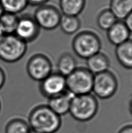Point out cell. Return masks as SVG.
I'll use <instances>...</instances> for the list:
<instances>
[{
	"mask_svg": "<svg viewBox=\"0 0 132 133\" xmlns=\"http://www.w3.org/2000/svg\"><path fill=\"white\" fill-rule=\"evenodd\" d=\"M74 95L68 91L53 98L48 99V106L60 116L69 113L71 102Z\"/></svg>",
	"mask_w": 132,
	"mask_h": 133,
	"instance_id": "8fae6325",
	"label": "cell"
},
{
	"mask_svg": "<svg viewBox=\"0 0 132 133\" xmlns=\"http://www.w3.org/2000/svg\"><path fill=\"white\" fill-rule=\"evenodd\" d=\"M1 101H0V111H1Z\"/></svg>",
	"mask_w": 132,
	"mask_h": 133,
	"instance_id": "4dcf8cb0",
	"label": "cell"
},
{
	"mask_svg": "<svg viewBox=\"0 0 132 133\" xmlns=\"http://www.w3.org/2000/svg\"><path fill=\"white\" fill-rule=\"evenodd\" d=\"M118 88V81L115 74L108 70L94 75L93 90L94 96L108 99L114 95Z\"/></svg>",
	"mask_w": 132,
	"mask_h": 133,
	"instance_id": "8992f818",
	"label": "cell"
},
{
	"mask_svg": "<svg viewBox=\"0 0 132 133\" xmlns=\"http://www.w3.org/2000/svg\"><path fill=\"white\" fill-rule=\"evenodd\" d=\"M60 26L62 31L68 35H72L78 32L81 27V21L78 16L62 15Z\"/></svg>",
	"mask_w": 132,
	"mask_h": 133,
	"instance_id": "ac0fdd59",
	"label": "cell"
},
{
	"mask_svg": "<svg viewBox=\"0 0 132 133\" xmlns=\"http://www.w3.org/2000/svg\"><path fill=\"white\" fill-rule=\"evenodd\" d=\"M40 91L43 95L50 99L67 91L66 77L58 72H52L40 84Z\"/></svg>",
	"mask_w": 132,
	"mask_h": 133,
	"instance_id": "9c48e42d",
	"label": "cell"
},
{
	"mask_svg": "<svg viewBox=\"0 0 132 133\" xmlns=\"http://www.w3.org/2000/svg\"><path fill=\"white\" fill-rule=\"evenodd\" d=\"M118 133H132V124L123 127Z\"/></svg>",
	"mask_w": 132,
	"mask_h": 133,
	"instance_id": "484cf974",
	"label": "cell"
},
{
	"mask_svg": "<svg viewBox=\"0 0 132 133\" xmlns=\"http://www.w3.org/2000/svg\"><path fill=\"white\" fill-rule=\"evenodd\" d=\"M87 68L94 75L109 70L110 61L108 56L102 52H98L86 60Z\"/></svg>",
	"mask_w": 132,
	"mask_h": 133,
	"instance_id": "4fadbf2b",
	"label": "cell"
},
{
	"mask_svg": "<svg viewBox=\"0 0 132 133\" xmlns=\"http://www.w3.org/2000/svg\"><path fill=\"white\" fill-rule=\"evenodd\" d=\"M19 16L16 14L4 12L0 17V28L4 35L14 34L17 26Z\"/></svg>",
	"mask_w": 132,
	"mask_h": 133,
	"instance_id": "d6986e66",
	"label": "cell"
},
{
	"mask_svg": "<svg viewBox=\"0 0 132 133\" xmlns=\"http://www.w3.org/2000/svg\"><path fill=\"white\" fill-rule=\"evenodd\" d=\"M40 29L33 16L24 15L19 17L14 34L27 44L37 39L40 33Z\"/></svg>",
	"mask_w": 132,
	"mask_h": 133,
	"instance_id": "30bf717a",
	"label": "cell"
},
{
	"mask_svg": "<svg viewBox=\"0 0 132 133\" xmlns=\"http://www.w3.org/2000/svg\"><path fill=\"white\" fill-rule=\"evenodd\" d=\"M124 22L130 33H132V12L124 19Z\"/></svg>",
	"mask_w": 132,
	"mask_h": 133,
	"instance_id": "d4e9b609",
	"label": "cell"
},
{
	"mask_svg": "<svg viewBox=\"0 0 132 133\" xmlns=\"http://www.w3.org/2000/svg\"><path fill=\"white\" fill-rule=\"evenodd\" d=\"M4 11L3 10V8H2L1 5V4H0V17L2 16V15L4 14Z\"/></svg>",
	"mask_w": 132,
	"mask_h": 133,
	"instance_id": "83f0119b",
	"label": "cell"
},
{
	"mask_svg": "<svg viewBox=\"0 0 132 133\" xmlns=\"http://www.w3.org/2000/svg\"><path fill=\"white\" fill-rule=\"evenodd\" d=\"M26 70L30 78L40 82L53 72V64L45 54H35L28 60Z\"/></svg>",
	"mask_w": 132,
	"mask_h": 133,
	"instance_id": "ba28073f",
	"label": "cell"
},
{
	"mask_svg": "<svg viewBox=\"0 0 132 133\" xmlns=\"http://www.w3.org/2000/svg\"><path fill=\"white\" fill-rule=\"evenodd\" d=\"M129 111H130V114L132 116V98L130 102V103H129Z\"/></svg>",
	"mask_w": 132,
	"mask_h": 133,
	"instance_id": "4316f807",
	"label": "cell"
},
{
	"mask_svg": "<svg viewBox=\"0 0 132 133\" xmlns=\"http://www.w3.org/2000/svg\"><path fill=\"white\" fill-rule=\"evenodd\" d=\"M115 56L118 61L123 67L132 70V39L116 46Z\"/></svg>",
	"mask_w": 132,
	"mask_h": 133,
	"instance_id": "5bb4252c",
	"label": "cell"
},
{
	"mask_svg": "<svg viewBox=\"0 0 132 133\" xmlns=\"http://www.w3.org/2000/svg\"><path fill=\"white\" fill-rule=\"evenodd\" d=\"M100 37L91 30H83L75 35L72 40V49L79 57L88 59L100 52L101 49Z\"/></svg>",
	"mask_w": 132,
	"mask_h": 133,
	"instance_id": "3957f363",
	"label": "cell"
},
{
	"mask_svg": "<svg viewBox=\"0 0 132 133\" xmlns=\"http://www.w3.org/2000/svg\"><path fill=\"white\" fill-rule=\"evenodd\" d=\"M107 32L108 40L114 46H119L130 39L131 33L123 21L118 20Z\"/></svg>",
	"mask_w": 132,
	"mask_h": 133,
	"instance_id": "7c38bea8",
	"label": "cell"
},
{
	"mask_svg": "<svg viewBox=\"0 0 132 133\" xmlns=\"http://www.w3.org/2000/svg\"><path fill=\"white\" fill-rule=\"evenodd\" d=\"M0 4L5 12L18 15L29 5L27 0H0Z\"/></svg>",
	"mask_w": 132,
	"mask_h": 133,
	"instance_id": "44dd1931",
	"label": "cell"
},
{
	"mask_svg": "<svg viewBox=\"0 0 132 133\" xmlns=\"http://www.w3.org/2000/svg\"><path fill=\"white\" fill-rule=\"evenodd\" d=\"M118 21L109 9L101 11L97 18V23L101 29L107 31Z\"/></svg>",
	"mask_w": 132,
	"mask_h": 133,
	"instance_id": "ffe728a7",
	"label": "cell"
},
{
	"mask_svg": "<svg viewBox=\"0 0 132 133\" xmlns=\"http://www.w3.org/2000/svg\"><path fill=\"white\" fill-rule=\"evenodd\" d=\"M98 108V100L94 95L89 94L74 96L69 113L75 120L86 122L95 117Z\"/></svg>",
	"mask_w": 132,
	"mask_h": 133,
	"instance_id": "7a4b0ae2",
	"label": "cell"
},
{
	"mask_svg": "<svg viewBox=\"0 0 132 133\" xmlns=\"http://www.w3.org/2000/svg\"><path fill=\"white\" fill-rule=\"evenodd\" d=\"M94 75L87 67H77L66 77L67 90L74 96L91 94Z\"/></svg>",
	"mask_w": 132,
	"mask_h": 133,
	"instance_id": "277c9868",
	"label": "cell"
},
{
	"mask_svg": "<svg viewBox=\"0 0 132 133\" xmlns=\"http://www.w3.org/2000/svg\"><path fill=\"white\" fill-rule=\"evenodd\" d=\"M62 16L61 12L56 6L44 4L37 7L33 17L40 29L53 30L60 26Z\"/></svg>",
	"mask_w": 132,
	"mask_h": 133,
	"instance_id": "52a82bcc",
	"label": "cell"
},
{
	"mask_svg": "<svg viewBox=\"0 0 132 133\" xmlns=\"http://www.w3.org/2000/svg\"><path fill=\"white\" fill-rule=\"evenodd\" d=\"M31 131L30 125L25 120L20 118H14L7 123L5 133H30Z\"/></svg>",
	"mask_w": 132,
	"mask_h": 133,
	"instance_id": "7402d4cb",
	"label": "cell"
},
{
	"mask_svg": "<svg viewBox=\"0 0 132 133\" xmlns=\"http://www.w3.org/2000/svg\"><path fill=\"white\" fill-rule=\"evenodd\" d=\"M30 133H40V132H37V131H34V130H31V131H30Z\"/></svg>",
	"mask_w": 132,
	"mask_h": 133,
	"instance_id": "f546056e",
	"label": "cell"
},
{
	"mask_svg": "<svg viewBox=\"0 0 132 133\" xmlns=\"http://www.w3.org/2000/svg\"><path fill=\"white\" fill-rule=\"evenodd\" d=\"M86 0H60V11L63 15L78 16L86 6Z\"/></svg>",
	"mask_w": 132,
	"mask_h": 133,
	"instance_id": "9a60e30c",
	"label": "cell"
},
{
	"mask_svg": "<svg viewBox=\"0 0 132 133\" xmlns=\"http://www.w3.org/2000/svg\"><path fill=\"white\" fill-rule=\"evenodd\" d=\"M4 35V33H3V32H2V29H1V28H0V39H1V38Z\"/></svg>",
	"mask_w": 132,
	"mask_h": 133,
	"instance_id": "f1b7e54d",
	"label": "cell"
},
{
	"mask_svg": "<svg viewBox=\"0 0 132 133\" xmlns=\"http://www.w3.org/2000/svg\"><path fill=\"white\" fill-rule=\"evenodd\" d=\"M109 6L118 20L124 21L132 12V0H111Z\"/></svg>",
	"mask_w": 132,
	"mask_h": 133,
	"instance_id": "2e32d148",
	"label": "cell"
},
{
	"mask_svg": "<svg viewBox=\"0 0 132 133\" xmlns=\"http://www.w3.org/2000/svg\"><path fill=\"white\" fill-rule=\"evenodd\" d=\"M29 5L34 6H39L46 4L49 0H27Z\"/></svg>",
	"mask_w": 132,
	"mask_h": 133,
	"instance_id": "603a6c76",
	"label": "cell"
},
{
	"mask_svg": "<svg viewBox=\"0 0 132 133\" xmlns=\"http://www.w3.org/2000/svg\"><path fill=\"white\" fill-rule=\"evenodd\" d=\"M28 124L31 130L40 133H55L62 124L61 116L48 105H39L30 111Z\"/></svg>",
	"mask_w": 132,
	"mask_h": 133,
	"instance_id": "6da1fadb",
	"label": "cell"
},
{
	"mask_svg": "<svg viewBox=\"0 0 132 133\" xmlns=\"http://www.w3.org/2000/svg\"><path fill=\"white\" fill-rule=\"evenodd\" d=\"M27 43L15 34L4 35L0 39V60L14 63L22 58L27 51Z\"/></svg>",
	"mask_w": 132,
	"mask_h": 133,
	"instance_id": "5b68a950",
	"label": "cell"
},
{
	"mask_svg": "<svg viewBox=\"0 0 132 133\" xmlns=\"http://www.w3.org/2000/svg\"><path fill=\"white\" fill-rule=\"evenodd\" d=\"M77 66V61L71 54L63 53L59 58L57 63L58 72L64 77L70 74Z\"/></svg>",
	"mask_w": 132,
	"mask_h": 133,
	"instance_id": "e0dca14e",
	"label": "cell"
},
{
	"mask_svg": "<svg viewBox=\"0 0 132 133\" xmlns=\"http://www.w3.org/2000/svg\"><path fill=\"white\" fill-rule=\"evenodd\" d=\"M6 82V74L3 68L0 66V90L4 87Z\"/></svg>",
	"mask_w": 132,
	"mask_h": 133,
	"instance_id": "cb8c5ba5",
	"label": "cell"
}]
</instances>
